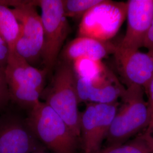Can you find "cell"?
Wrapping results in <instances>:
<instances>
[{
	"label": "cell",
	"mask_w": 153,
	"mask_h": 153,
	"mask_svg": "<svg viewBox=\"0 0 153 153\" xmlns=\"http://www.w3.org/2000/svg\"><path fill=\"white\" fill-rule=\"evenodd\" d=\"M126 34L117 44L121 48L138 50L145 40L153 19V0H129L126 2Z\"/></svg>",
	"instance_id": "cell-10"
},
{
	"label": "cell",
	"mask_w": 153,
	"mask_h": 153,
	"mask_svg": "<svg viewBox=\"0 0 153 153\" xmlns=\"http://www.w3.org/2000/svg\"><path fill=\"white\" fill-rule=\"evenodd\" d=\"M145 94L139 86L126 88L105 138V147L124 144L147 128L150 114Z\"/></svg>",
	"instance_id": "cell-1"
},
{
	"label": "cell",
	"mask_w": 153,
	"mask_h": 153,
	"mask_svg": "<svg viewBox=\"0 0 153 153\" xmlns=\"http://www.w3.org/2000/svg\"><path fill=\"white\" fill-rule=\"evenodd\" d=\"M76 78L92 79L105 74L108 69L102 60L81 57L71 63Z\"/></svg>",
	"instance_id": "cell-17"
},
{
	"label": "cell",
	"mask_w": 153,
	"mask_h": 153,
	"mask_svg": "<svg viewBox=\"0 0 153 153\" xmlns=\"http://www.w3.org/2000/svg\"><path fill=\"white\" fill-rule=\"evenodd\" d=\"M116 44L85 36H78L66 45L62 51L64 61L71 63L77 59L87 57L102 60L114 55Z\"/></svg>",
	"instance_id": "cell-13"
},
{
	"label": "cell",
	"mask_w": 153,
	"mask_h": 153,
	"mask_svg": "<svg viewBox=\"0 0 153 153\" xmlns=\"http://www.w3.org/2000/svg\"><path fill=\"white\" fill-rule=\"evenodd\" d=\"M46 153V152H43V153Z\"/></svg>",
	"instance_id": "cell-25"
},
{
	"label": "cell",
	"mask_w": 153,
	"mask_h": 153,
	"mask_svg": "<svg viewBox=\"0 0 153 153\" xmlns=\"http://www.w3.org/2000/svg\"><path fill=\"white\" fill-rule=\"evenodd\" d=\"M20 33V25L10 7L0 2V36L7 44L9 53L14 52Z\"/></svg>",
	"instance_id": "cell-14"
},
{
	"label": "cell",
	"mask_w": 153,
	"mask_h": 153,
	"mask_svg": "<svg viewBox=\"0 0 153 153\" xmlns=\"http://www.w3.org/2000/svg\"><path fill=\"white\" fill-rule=\"evenodd\" d=\"M46 150L26 119L12 114L0 116V153H43Z\"/></svg>",
	"instance_id": "cell-8"
},
{
	"label": "cell",
	"mask_w": 153,
	"mask_h": 153,
	"mask_svg": "<svg viewBox=\"0 0 153 153\" xmlns=\"http://www.w3.org/2000/svg\"><path fill=\"white\" fill-rule=\"evenodd\" d=\"M76 88L79 103L99 104L117 102L126 89L109 69L92 79L76 78Z\"/></svg>",
	"instance_id": "cell-11"
},
{
	"label": "cell",
	"mask_w": 153,
	"mask_h": 153,
	"mask_svg": "<svg viewBox=\"0 0 153 153\" xmlns=\"http://www.w3.org/2000/svg\"><path fill=\"white\" fill-rule=\"evenodd\" d=\"M76 83L71 63L64 61L58 65L50 86L43 91L41 97L81 140V113L78 107Z\"/></svg>",
	"instance_id": "cell-3"
},
{
	"label": "cell",
	"mask_w": 153,
	"mask_h": 153,
	"mask_svg": "<svg viewBox=\"0 0 153 153\" xmlns=\"http://www.w3.org/2000/svg\"><path fill=\"white\" fill-rule=\"evenodd\" d=\"M102 0H62V5L66 18H78L84 16L94 6Z\"/></svg>",
	"instance_id": "cell-18"
},
{
	"label": "cell",
	"mask_w": 153,
	"mask_h": 153,
	"mask_svg": "<svg viewBox=\"0 0 153 153\" xmlns=\"http://www.w3.org/2000/svg\"><path fill=\"white\" fill-rule=\"evenodd\" d=\"M13 11L20 25L14 52L31 65L42 59L44 43L41 16L36 11L39 1L0 0Z\"/></svg>",
	"instance_id": "cell-4"
},
{
	"label": "cell",
	"mask_w": 153,
	"mask_h": 153,
	"mask_svg": "<svg viewBox=\"0 0 153 153\" xmlns=\"http://www.w3.org/2000/svg\"><path fill=\"white\" fill-rule=\"evenodd\" d=\"M6 82L31 86L43 93L47 71L30 65L15 52L9 53L5 71Z\"/></svg>",
	"instance_id": "cell-12"
},
{
	"label": "cell",
	"mask_w": 153,
	"mask_h": 153,
	"mask_svg": "<svg viewBox=\"0 0 153 153\" xmlns=\"http://www.w3.org/2000/svg\"><path fill=\"white\" fill-rule=\"evenodd\" d=\"M120 103H86L81 113L80 131L83 153H100Z\"/></svg>",
	"instance_id": "cell-7"
},
{
	"label": "cell",
	"mask_w": 153,
	"mask_h": 153,
	"mask_svg": "<svg viewBox=\"0 0 153 153\" xmlns=\"http://www.w3.org/2000/svg\"><path fill=\"white\" fill-rule=\"evenodd\" d=\"M9 55V47L5 41L0 36V68L4 71Z\"/></svg>",
	"instance_id": "cell-20"
},
{
	"label": "cell",
	"mask_w": 153,
	"mask_h": 153,
	"mask_svg": "<svg viewBox=\"0 0 153 153\" xmlns=\"http://www.w3.org/2000/svg\"><path fill=\"white\" fill-rule=\"evenodd\" d=\"M38 6L42 11L44 33L42 59L44 69L48 73L56 65L71 27L64 13L62 0H39Z\"/></svg>",
	"instance_id": "cell-5"
},
{
	"label": "cell",
	"mask_w": 153,
	"mask_h": 153,
	"mask_svg": "<svg viewBox=\"0 0 153 153\" xmlns=\"http://www.w3.org/2000/svg\"><path fill=\"white\" fill-rule=\"evenodd\" d=\"M7 85L5 79L0 78V110L5 108L10 100Z\"/></svg>",
	"instance_id": "cell-19"
},
{
	"label": "cell",
	"mask_w": 153,
	"mask_h": 153,
	"mask_svg": "<svg viewBox=\"0 0 153 153\" xmlns=\"http://www.w3.org/2000/svg\"><path fill=\"white\" fill-rule=\"evenodd\" d=\"M150 120L149 123L147 128L145 129V131L148 133V134L152 137L153 140V111L150 112Z\"/></svg>",
	"instance_id": "cell-23"
},
{
	"label": "cell",
	"mask_w": 153,
	"mask_h": 153,
	"mask_svg": "<svg viewBox=\"0 0 153 153\" xmlns=\"http://www.w3.org/2000/svg\"><path fill=\"white\" fill-rule=\"evenodd\" d=\"M0 78L5 79V73H4V71H3L1 68H0Z\"/></svg>",
	"instance_id": "cell-24"
},
{
	"label": "cell",
	"mask_w": 153,
	"mask_h": 153,
	"mask_svg": "<svg viewBox=\"0 0 153 153\" xmlns=\"http://www.w3.org/2000/svg\"><path fill=\"white\" fill-rule=\"evenodd\" d=\"M100 153H153V140L146 131L117 146L103 148Z\"/></svg>",
	"instance_id": "cell-15"
},
{
	"label": "cell",
	"mask_w": 153,
	"mask_h": 153,
	"mask_svg": "<svg viewBox=\"0 0 153 153\" xmlns=\"http://www.w3.org/2000/svg\"><path fill=\"white\" fill-rule=\"evenodd\" d=\"M145 94L148 97V103L150 112L153 111V79L150 82Z\"/></svg>",
	"instance_id": "cell-22"
},
{
	"label": "cell",
	"mask_w": 153,
	"mask_h": 153,
	"mask_svg": "<svg viewBox=\"0 0 153 153\" xmlns=\"http://www.w3.org/2000/svg\"><path fill=\"white\" fill-rule=\"evenodd\" d=\"M33 134L53 153H78L81 141L55 111L40 101L26 119Z\"/></svg>",
	"instance_id": "cell-2"
},
{
	"label": "cell",
	"mask_w": 153,
	"mask_h": 153,
	"mask_svg": "<svg viewBox=\"0 0 153 153\" xmlns=\"http://www.w3.org/2000/svg\"><path fill=\"white\" fill-rule=\"evenodd\" d=\"M7 85L10 99L21 107L30 110L40 101L42 93L35 88L16 83Z\"/></svg>",
	"instance_id": "cell-16"
},
{
	"label": "cell",
	"mask_w": 153,
	"mask_h": 153,
	"mask_svg": "<svg viewBox=\"0 0 153 153\" xmlns=\"http://www.w3.org/2000/svg\"><path fill=\"white\" fill-rule=\"evenodd\" d=\"M116 65L126 88L136 86L145 93L153 79V57L138 50L121 48L116 45L114 53Z\"/></svg>",
	"instance_id": "cell-9"
},
{
	"label": "cell",
	"mask_w": 153,
	"mask_h": 153,
	"mask_svg": "<svg viewBox=\"0 0 153 153\" xmlns=\"http://www.w3.org/2000/svg\"><path fill=\"white\" fill-rule=\"evenodd\" d=\"M148 49V53L153 57V19L146 35L144 47Z\"/></svg>",
	"instance_id": "cell-21"
},
{
	"label": "cell",
	"mask_w": 153,
	"mask_h": 153,
	"mask_svg": "<svg viewBox=\"0 0 153 153\" xmlns=\"http://www.w3.org/2000/svg\"><path fill=\"white\" fill-rule=\"evenodd\" d=\"M126 16V2L102 0L82 16L78 36L108 42L118 33Z\"/></svg>",
	"instance_id": "cell-6"
}]
</instances>
